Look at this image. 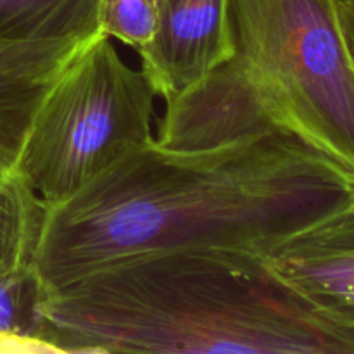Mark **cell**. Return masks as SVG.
I'll return each mask as SVG.
<instances>
[{
    "label": "cell",
    "instance_id": "obj_12",
    "mask_svg": "<svg viewBox=\"0 0 354 354\" xmlns=\"http://www.w3.org/2000/svg\"><path fill=\"white\" fill-rule=\"evenodd\" d=\"M339 16L349 50L354 57V0H339Z\"/></svg>",
    "mask_w": 354,
    "mask_h": 354
},
{
    "label": "cell",
    "instance_id": "obj_11",
    "mask_svg": "<svg viewBox=\"0 0 354 354\" xmlns=\"http://www.w3.org/2000/svg\"><path fill=\"white\" fill-rule=\"evenodd\" d=\"M159 12L161 0H102L99 31L138 50L154 38Z\"/></svg>",
    "mask_w": 354,
    "mask_h": 354
},
{
    "label": "cell",
    "instance_id": "obj_1",
    "mask_svg": "<svg viewBox=\"0 0 354 354\" xmlns=\"http://www.w3.org/2000/svg\"><path fill=\"white\" fill-rule=\"evenodd\" d=\"M353 209V173L292 135L199 149L154 137L47 207L31 266L44 299L138 256L204 248L265 256Z\"/></svg>",
    "mask_w": 354,
    "mask_h": 354
},
{
    "label": "cell",
    "instance_id": "obj_10",
    "mask_svg": "<svg viewBox=\"0 0 354 354\" xmlns=\"http://www.w3.org/2000/svg\"><path fill=\"white\" fill-rule=\"evenodd\" d=\"M41 292L33 266L0 275V334L44 339V322L38 306ZM47 342V341H45Z\"/></svg>",
    "mask_w": 354,
    "mask_h": 354
},
{
    "label": "cell",
    "instance_id": "obj_2",
    "mask_svg": "<svg viewBox=\"0 0 354 354\" xmlns=\"http://www.w3.org/2000/svg\"><path fill=\"white\" fill-rule=\"evenodd\" d=\"M44 339L61 354H354L335 324L261 254L185 249L123 259L48 294Z\"/></svg>",
    "mask_w": 354,
    "mask_h": 354
},
{
    "label": "cell",
    "instance_id": "obj_5",
    "mask_svg": "<svg viewBox=\"0 0 354 354\" xmlns=\"http://www.w3.org/2000/svg\"><path fill=\"white\" fill-rule=\"evenodd\" d=\"M137 52L156 95L178 99L234 54L228 0H161L154 38Z\"/></svg>",
    "mask_w": 354,
    "mask_h": 354
},
{
    "label": "cell",
    "instance_id": "obj_4",
    "mask_svg": "<svg viewBox=\"0 0 354 354\" xmlns=\"http://www.w3.org/2000/svg\"><path fill=\"white\" fill-rule=\"evenodd\" d=\"M156 92L113 38L97 33L38 102L17 169L47 207L57 206L154 138Z\"/></svg>",
    "mask_w": 354,
    "mask_h": 354
},
{
    "label": "cell",
    "instance_id": "obj_6",
    "mask_svg": "<svg viewBox=\"0 0 354 354\" xmlns=\"http://www.w3.org/2000/svg\"><path fill=\"white\" fill-rule=\"evenodd\" d=\"M263 258L320 313L354 330V209L296 235Z\"/></svg>",
    "mask_w": 354,
    "mask_h": 354
},
{
    "label": "cell",
    "instance_id": "obj_7",
    "mask_svg": "<svg viewBox=\"0 0 354 354\" xmlns=\"http://www.w3.org/2000/svg\"><path fill=\"white\" fill-rule=\"evenodd\" d=\"M88 40L0 37V147L19 156L38 102Z\"/></svg>",
    "mask_w": 354,
    "mask_h": 354
},
{
    "label": "cell",
    "instance_id": "obj_3",
    "mask_svg": "<svg viewBox=\"0 0 354 354\" xmlns=\"http://www.w3.org/2000/svg\"><path fill=\"white\" fill-rule=\"evenodd\" d=\"M234 54L166 102L158 144L287 133L354 175V57L339 0H228Z\"/></svg>",
    "mask_w": 354,
    "mask_h": 354
},
{
    "label": "cell",
    "instance_id": "obj_8",
    "mask_svg": "<svg viewBox=\"0 0 354 354\" xmlns=\"http://www.w3.org/2000/svg\"><path fill=\"white\" fill-rule=\"evenodd\" d=\"M102 0H0V37L88 40L99 31Z\"/></svg>",
    "mask_w": 354,
    "mask_h": 354
},
{
    "label": "cell",
    "instance_id": "obj_9",
    "mask_svg": "<svg viewBox=\"0 0 354 354\" xmlns=\"http://www.w3.org/2000/svg\"><path fill=\"white\" fill-rule=\"evenodd\" d=\"M45 211L17 169V156L0 147V275L31 265Z\"/></svg>",
    "mask_w": 354,
    "mask_h": 354
}]
</instances>
